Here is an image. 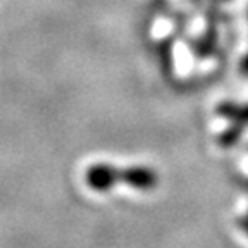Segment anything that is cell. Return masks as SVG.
Here are the masks:
<instances>
[{"mask_svg": "<svg viewBox=\"0 0 248 248\" xmlns=\"http://www.w3.org/2000/svg\"><path fill=\"white\" fill-rule=\"evenodd\" d=\"M243 73L248 74V57H247V61L243 62Z\"/></svg>", "mask_w": 248, "mask_h": 248, "instance_id": "3", "label": "cell"}, {"mask_svg": "<svg viewBox=\"0 0 248 248\" xmlns=\"http://www.w3.org/2000/svg\"><path fill=\"white\" fill-rule=\"evenodd\" d=\"M86 183H88V186L92 190L105 193V191L112 190L117 183H121L119 169H116L112 164H105V162L93 164L86 170Z\"/></svg>", "mask_w": 248, "mask_h": 248, "instance_id": "2", "label": "cell"}, {"mask_svg": "<svg viewBox=\"0 0 248 248\" xmlns=\"http://www.w3.org/2000/svg\"><path fill=\"white\" fill-rule=\"evenodd\" d=\"M119 181L140 191H150L159 185V174L152 167L131 166L126 169H119Z\"/></svg>", "mask_w": 248, "mask_h": 248, "instance_id": "1", "label": "cell"}]
</instances>
